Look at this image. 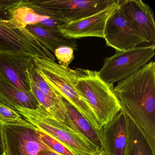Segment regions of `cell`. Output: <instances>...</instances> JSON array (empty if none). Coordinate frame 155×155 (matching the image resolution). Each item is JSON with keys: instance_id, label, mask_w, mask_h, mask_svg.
I'll return each mask as SVG.
<instances>
[{"instance_id": "11", "label": "cell", "mask_w": 155, "mask_h": 155, "mask_svg": "<svg viewBox=\"0 0 155 155\" xmlns=\"http://www.w3.org/2000/svg\"><path fill=\"white\" fill-rule=\"evenodd\" d=\"M117 6V0L103 10L87 18L69 21L58 28L61 34L72 39L95 37L103 38L106 21Z\"/></svg>"}, {"instance_id": "23", "label": "cell", "mask_w": 155, "mask_h": 155, "mask_svg": "<svg viewBox=\"0 0 155 155\" xmlns=\"http://www.w3.org/2000/svg\"><path fill=\"white\" fill-rule=\"evenodd\" d=\"M74 50L68 46H62L56 49L54 55L58 64L64 68H69V65L74 59Z\"/></svg>"}, {"instance_id": "21", "label": "cell", "mask_w": 155, "mask_h": 155, "mask_svg": "<svg viewBox=\"0 0 155 155\" xmlns=\"http://www.w3.org/2000/svg\"><path fill=\"white\" fill-rule=\"evenodd\" d=\"M40 139L50 148L54 152L61 155H75L58 140L48 134L37 129Z\"/></svg>"}, {"instance_id": "16", "label": "cell", "mask_w": 155, "mask_h": 155, "mask_svg": "<svg viewBox=\"0 0 155 155\" xmlns=\"http://www.w3.org/2000/svg\"><path fill=\"white\" fill-rule=\"evenodd\" d=\"M68 115L81 133L101 151H103L102 130L95 128L87 119L83 117L70 103L65 99Z\"/></svg>"}, {"instance_id": "15", "label": "cell", "mask_w": 155, "mask_h": 155, "mask_svg": "<svg viewBox=\"0 0 155 155\" xmlns=\"http://www.w3.org/2000/svg\"><path fill=\"white\" fill-rule=\"evenodd\" d=\"M26 28L42 41L53 55L56 49L62 46H68L75 50H77L76 40L65 38L58 30L51 29L39 24L28 25Z\"/></svg>"}, {"instance_id": "4", "label": "cell", "mask_w": 155, "mask_h": 155, "mask_svg": "<svg viewBox=\"0 0 155 155\" xmlns=\"http://www.w3.org/2000/svg\"><path fill=\"white\" fill-rule=\"evenodd\" d=\"M21 6V0H0V51L15 52L55 61L54 55L26 28L14 29L3 21L10 19L14 11Z\"/></svg>"}, {"instance_id": "10", "label": "cell", "mask_w": 155, "mask_h": 155, "mask_svg": "<svg viewBox=\"0 0 155 155\" xmlns=\"http://www.w3.org/2000/svg\"><path fill=\"white\" fill-rule=\"evenodd\" d=\"M130 118L121 109L102 127L104 155H128L130 141Z\"/></svg>"}, {"instance_id": "9", "label": "cell", "mask_w": 155, "mask_h": 155, "mask_svg": "<svg viewBox=\"0 0 155 155\" xmlns=\"http://www.w3.org/2000/svg\"><path fill=\"white\" fill-rule=\"evenodd\" d=\"M103 38L107 46L118 51L132 49L141 44H149L127 19L118 3L106 21Z\"/></svg>"}, {"instance_id": "6", "label": "cell", "mask_w": 155, "mask_h": 155, "mask_svg": "<svg viewBox=\"0 0 155 155\" xmlns=\"http://www.w3.org/2000/svg\"><path fill=\"white\" fill-rule=\"evenodd\" d=\"M115 0H22V6L38 14L69 21L92 16L112 4Z\"/></svg>"}, {"instance_id": "1", "label": "cell", "mask_w": 155, "mask_h": 155, "mask_svg": "<svg viewBox=\"0 0 155 155\" xmlns=\"http://www.w3.org/2000/svg\"><path fill=\"white\" fill-rule=\"evenodd\" d=\"M121 109L155 154V63L149 62L114 87Z\"/></svg>"}, {"instance_id": "2", "label": "cell", "mask_w": 155, "mask_h": 155, "mask_svg": "<svg viewBox=\"0 0 155 155\" xmlns=\"http://www.w3.org/2000/svg\"><path fill=\"white\" fill-rule=\"evenodd\" d=\"M37 129L58 140L75 155H96L102 151L78 129L68 115L66 122L54 118L40 104L36 110H14Z\"/></svg>"}, {"instance_id": "25", "label": "cell", "mask_w": 155, "mask_h": 155, "mask_svg": "<svg viewBox=\"0 0 155 155\" xmlns=\"http://www.w3.org/2000/svg\"><path fill=\"white\" fill-rule=\"evenodd\" d=\"M38 155H61L53 151L50 150H42L39 152Z\"/></svg>"}, {"instance_id": "20", "label": "cell", "mask_w": 155, "mask_h": 155, "mask_svg": "<svg viewBox=\"0 0 155 155\" xmlns=\"http://www.w3.org/2000/svg\"><path fill=\"white\" fill-rule=\"evenodd\" d=\"M28 75L37 87L44 93L56 100L64 103L65 99L63 97L49 86L39 73L34 63L32 64L28 70Z\"/></svg>"}, {"instance_id": "18", "label": "cell", "mask_w": 155, "mask_h": 155, "mask_svg": "<svg viewBox=\"0 0 155 155\" xmlns=\"http://www.w3.org/2000/svg\"><path fill=\"white\" fill-rule=\"evenodd\" d=\"M48 17H50L39 15L31 8L22 6L14 11L10 19L3 21L11 28L20 29L25 28L28 25L39 24Z\"/></svg>"}, {"instance_id": "14", "label": "cell", "mask_w": 155, "mask_h": 155, "mask_svg": "<svg viewBox=\"0 0 155 155\" xmlns=\"http://www.w3.org/2000/svg\"><path fill=\"white\" fill-rule=\"evenodd\" d=\"M0 103L15 110H36L40 106L31 91L27 92L10 84L0 76Z\"/></svg>"}, {"instance_id": "24", "label": "cell", "mask_w": 155, "mask_h": 155, "mask_svg": "<svg viewBox=\"0 0 155 155\" xmlns=\"http://www.w3.org/2000/svg\"><path fill=\"white\" fill-rule=\"evenodd\" d=\"M2 122L0 120V155H5L3 134H2Z\"/></svg>"}, {"instance_id": "27", "label": "cell", "mask_w": 155, "mask_h": 155, "mask_svg": "<svg viewBox=\"0 0 155 155\" xmlns=\"http://www.w3.org/2000/svg\"></svg>"}, {"instance_id": "5", "label": "cell", "mask_w": 155, "mask_h": 155, "mask_svg": "<svg viewBox=\"0 0 155 155\" xmlns=\"http://www.w3.org/2000/svg\"><path fill=\"white\" fill-rule=\"evenodd\" d=\"M37 70L47 83L70 103L95 128L102 130L93 110L74 85V69L65 68L49 58L35 57Z\"/></svg>"}, {"instance_id": "17", "label": "cell", "mask_w": 155, "mask_h": 155, "mask_svg": "<svg viewBox=\"0 0 155 155\" xmlns=\"http://www.w3.org/2000/svg\"><path fill=\"white\" fill-rule=\"evenodd\" d=\"M29 76V75H28ZM31 91L33 93L39 103L56 119L66 122L68 114L64 103H61L41 91L31 79L29 76Z\"/></svg>"}, {"instance_id": "22", "label": "cell", "mask_w": 155, "mask_h": 155, "mask_svg": "<svg viewBox=\"0 0 155 155\" xmlns=\"http://www.w3.org/2000/svg\"><path fill=\"white\" fill-rule=\"evenodd\" d=\"M0 120L3 123L13 125L23 124L26 120L14 110L0 103Z\"/></svg>"}, {"instance_id": "13", "label": "cell", "mask_w": 155, "mask_h": 155, "mask_svg": "<svg viewBox=\"0 0 155 155\" xmlns=\"http://www.w3.org/2000/svg\"><path fill=\"white\" fill-rule=\"evenodd\" d=\"M34 58L13 52L0 51V76L24 91H31L28 70Z\"/></svg>"}, {"instance_id": "3", "label": "cell", "mask_w": 155, "mask_h": 155, "mask_svg": "<svg viewBox=\"0 0 155 155\" xmlns=\"http://www.w3.org/2000/svg\"><path fill=\"white\" fill-rule=\"evenodd\" d=\"M74 80L75 87L93 110L101 128L111 121L121 110L113 85L101 80L97 71L76 69Z\"/></svg>"}, {"instance_id": "7", "label": "cell", "mask_w": 155, "mask_h": 155, "mask_svg": "<svg viewBox=\"0 0 155 155\" xmlns=\"http://www.w3.org/2000/svg\"><path fill=\"white\" fill-rule=\"evenodd\" d=\"M155 45L149 44L126 51H116L113 56L104 59L98 75L108 84L120 82L148 64L155 56Z\"/></svg>"}, {"instance_id": "8", "label": "cell", "mask_w": 155, "mask_h": 155, "mask_svg": "<svg viewBox=\"0 0 155 155\" xmlns=\"http://www.w3.org/2000/svg\"><path fill=\"white\" fill-rule=\"evenodd\" d=\"M2 134L6 155H38L42 150L53 151L40 140L37 129L27 121L18 125L2 123Z\"/></svg>"}, {"instance_id": "19", "label": "cell", "mask_w": 155, "mask_h": 155, "mask_svg": "<svg viewBox=\"0 0 155 155\" xmlns=\"http://www.w3.org/2000/svg\"><path fill=\"white\" fill-rule=\"evenodd\" d=\"M130 141L128 155H155L141 132L130 119Z\"/></svg>"}, {"instance_id": "26", "label": "cell", "mask_w": 155, "mask_h": 155, "mask_svg": "<svg viewBox=\"0 0 155 155\" xmlns=\"http://www.w3.org/2000/svg\"><path fill=\"white\" fill-rule=\"evenodd\" d=\"M96 155H104V151L101 152L100 153H98V154H97Z\"/></svg>"}, {"instance_id": "12", "label": "cell", "mask_w": 155, "mask_h": 155, "mask_svg": "<svg viewBox=\"0 0 155 155\" xmlns=\"http://www.w3.org/2000/svg\"><path fill=\"white\" fill-rule=\"evenodd\" d=\"M118 5L138 33L155 45V22L152 9L140 0H117Z\"/></svg>"}]
</instances>
